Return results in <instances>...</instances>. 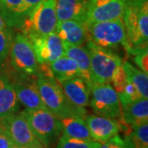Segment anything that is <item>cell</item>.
Instances as JSON below:
<instances>
[{
	"mask_svg": "<svg viewBox=\"0 0 148 148\" xmlns=\"http://www.w3.org/2000/svg\"><path fill=\"white\" fill-rule=\"evenodd\" d=\"M37 86L44 105L59 119L69 117L85 119L86 116V110L76 106L69 101L60 84L53 77L38 75Z\"/></svg>",
	"mask_w": 148,
	"mask_h": 148,
	"instance_id": "cell-1",
	"label": "cell"
},
{
	"mask_svg": "<svg viewBox=\"0 0 148 148\" xmlns=\"http://www.w3.org/2000/svg\"><path fill=\"white\" fill-rule=\"evenodd\" d=\"M39 64H49L65 55L61 39L55 31L45 36L28 37Z\"/></svg>",
	"mask_w": 148,
	"mask_h": 148,
	"instance_id": "cell-12",
	"label": "cell"
},
{
	"mask_svg": "<svg viewBox=\"0 0 148 148\" xmlns=\"http://www.w3.org/2000/svg\"><path fill=\"white\" fill-rule=\"evenodd\" d=\"M86 28L88 40L100 47L114 50L122 46L125 51L130 48L123 18L95 22Z\"/></svg>",
	"mask_w": 148,
	"mask_h": 148,
	"instance_id": "cell-4",
	"label": "cell"
},
{
	"mask_svg": "<svg viewBox=\"0 0 148 148\" xmlns=\"http://www.w3.org/2000/svg\"><path fill=\"white\" fill-rule=\"evenodd\" d=\"M122 115L119 119L128 127H132L148 123V100L140 98L138 101L121 106Z\"/></svg>",
	"mask_w": 148,
	"mask_h": 148,
	"instance_id": "cell-19",
	"label": "cell"
},
{
	"mask_svg": "<svg viewBox=\"0 0 148 148\" xmlns=\"http://www.w3.org/2000/svg\"><path fill=\"white\" fill-rule=\"evenodd\" d=\"M18 101L27 110H45L37 86V77L21 74L11 71L8 73Z\"/></svg>",
	"mask_w": 148,
	"mask_h": 148,
	"instance_id": "cell-9",
	"label": "cell"
},
{
	"mask_svg": "<svg viewBox=\"0 0 148 148\" xmlns=\"http://www.w3.org/2000/svg\"><path fill=\"white\" fill-rule=\"evenodd\" d=\"M13 31L12 28L0 30V68L8 58L11 45L13 40Z\"/></svg>",
	"mask_w": 148,
	"mask_h": 148,
	"instance_id": "cell-26",
	"label": "cell"
},
{
	"mask_svg": "<svg viewBox=\"0 0 148 148\" xmlns=\"http://www.w3.org/2000/svg\"><path fill=\"white\" fill-rule=\"evenodd\" d=\"M57 22L56 0H40L20 30L27 37L45 36L55 31Z\"/></svg>",
	"mask_w": 148,
	"mask_h": 148,
	"instance_id": "cell-6",
	"label": "cell"
},
{
	"mask_svg": "<svg viewBox=\"0 0 148 148\" xmlns=\"http://www.w3.org/2000/svg\"><path fill=\"white\" fill-rule=\"evenodd\" d=\"M20 109L19 101L10 77L7 73H0V120Z\"/></svg>",
	"mask_w": 148,
	"mask_h": 148,
	"instance_id": "cell-16",
	"label": "cell"
},
{
	"mask_svg": "<svg viewBox=\"0 0 148 148\" xmlns=\"http://www.w3.org/2000/svg\"><path fill=\"white\" fill-rule=\"evenodd\" d=\"M86 44L90 56L91 82L95 84L110 83L115 69L123 62L121 57L114 50L100 47L88 39Z\"/></svg>",
	"mask_w": 148,
	"mask_h": 148,
	"instance_id": "cell-5",
	"label": "cell"
},
{
	"mask_svg": "<svg viewBox=\"0 0 148 148\" xmlns=\"http://www.w3.org/2000/svg\"><path fill=\"white\" fill-rule=\"evenodd\" d=\"M64 94L73 105L85 108L89 106L90 86L82 77H77L59 82Z\"/></svg>",
	"mask_w": 148,
	"mask_h": 148,
	"instance_id": "cell-14",
	"label": "cell"
},
{
	"mask_svg": "<svg viewBox=\"0 0 148 148\" xmlns=\"http://www.w3.org/2000/svg\"><path fill=\"white\" fill-rule=\"evenodd\" d=\"M15 146L9 136L0 127V148H10Z\"/></svg>",
	"mask_w": 148,
	"mask_h": 148,
	"instance_id": "cell-31",
	"label": "cell"
},
{
	"mask_svg": "<svg viewBox=\"0 0 148 148\" xmlns=\"http://www.w3.org/2000/svg\"><path fill=\"white\" fill-rule=\"evenodd\" d=\"M48 65L53 77L58 83L73 77H82L77 64L66 55L54 60Z\"/></svg>",
	"mask_w": 148,
	"mask_h": 148,
	"instance_id": "cell-21",
	"label": "cell"
},
{
	"mask_svg": "<svg viewBox=\"0 0 148 148\" xmlns=\"http://www.w3.org/2000/svg\"><path fill=\"white\" fill-rule=\"evenodd\" d=\"M88 0H56V15L58 21L86 22Z\"/></svg>",
	"mask_w": 148,
	"mask_h": 148,
	"instance_id": "cell-17",
	"label": "cell"
},
{
	"mask_svg": "<svg viewBox=\"0 0 148 148\" xmlns=\"http://www.w3.org/2000/svg\"><path fill=\"white\" fill-rule=\"evenodd\" d=\"M89 105L99 116L113 119L121 118L122 109L119 95L110 83L91 84Z\"/></svg>",
	"mask_w": 148,
	"mask_h": 148,
	"instance_id": "cell-8",
	"label": "cell"
},
{
	"mask_svg": "<svg viewBox=\"0 0 148 148\" xmlns=\"http://www.w3.org/2000/svg\"><path fill=\"white\" fill-rule=\"evenodd\" d=\"M118 66L111 77V82L113 84V87L117 92V94L120 93L124 89L125 86L127 83V78L126 73L123 68V65Z\"/></svg>",
	"mask_w": 148,
	"mask_h": 148,
	"instance_id": "cell-29",
	"label": "cell"
},
{
	"mask_svg": "<svg viewBox=\"0 0 148 148\" xmlns=\"http://www.w3.org/2000/svg\"><path fill=\"white\" fill-rule=\"evenodd\" d=\"M101 144L93 140H84L61 136L56 148H100Z\"/></svg>",
	"mask_w": 148,
	"mask_h": 148,
	"instance_id": "cell-25",
	"label": "cell"
},
{
	"mask_svg": "<svg viewBox=\"0 0 148 148\" xmlns=\"http://www.w3.org/2000/svg\"><path fill=\"white\" fill-rule=\"evenodd\" d=\"M118 95H119V99L120 101L121 106L130 104L133 101H138V99L142 98V96L139 94L138 90L135 88V86L128 81L124 89L122 90L120 93H119Z\"/></svg>",
	"mask_w": 148,
	"mask_h": 148,
	"instance_id": "cell-28",
	"label": "cell"
},
{
	"mask_svg": "<svg viewBox=\"0 0 148 148\" xmlns=\"http://www.w3.org/2000/svg\"><path fill=\"white\" fill-rule=\"evenodd\" d=\"M60 120L63 125V136L77 139L92 140L88 127L83 118L69 117Z\"/></svg>",
	"mask_w": 148,
	"mask_h": 148,
	"instance_id": "cell-22",
	"label": "cell"
},
{
	"mask_svg": "<svg viewBox=\"0 0 148 148\" xmlns=\"http://www.w3.org/2000/svg\"><path fill=\"white\" fill-rule=\"evenodd\" d=\"M85 122L93 141L104 144L120 132L118 119H108L99 115H86Z\"/></svg>",
	"mask_w": 148,
	"mask_h": 148,
	"instance_id": "cell-13",
	"label": "cell"
},
{
	"mask_svg": "<svg viewBox=\"0 0 148 148\" xmlns=\"http://www.w3.org/2000/svg\"><path fill=\"white\" fill-rule=\"evenodd\" d=\"M127 56L132 58L133 62L136 64L141 71L145 73H148V49H134L128 48L125 51Z\"/></svg>",
	"mask_w": 148,
	"mask_h": 148,
	"instance_id": "cell-27",
	"label": "cell"
},
{
	"mask_svg": "<svg viewBox=\"0 0 148 148\" xmlns=\"http://www.w3.org/2000/svg\"><path fill=\"white\" fill-rule=\"evenodd\" d=\"M44 148H54L63 133L62 122L47 109L20 112Z\"/></svg>",
	"mask_w": 148,
	"mask_h": 148,
	"instance_id": "cell-2",
	"label": "cell"
},
{
	"mask_svg": "<svg viewBox=\"0 0 148 148\" xmlns=\"http://www.w3.org/2000/svg\"><path fill=\"white\" fill-rule=\"evenodd\" d=\"M122 65L127 75V81L135 86L142 97L148 98L147 74L136 69L127 61H123Z\"/></svg>",
	"mask_w": 148,
	"mask_h": 148,
	"instance_id": "cell-23",
	"label": "cell"
},
{
	"mask_svg": "<svg viewBox=\"0 0 148 148\" xmlns=\"http://www.w3.org/2000/svg\"><path fill=\"white\" fill-rule=\"evenodd\" d=\"M55 32L63 42L77 46L83 45L88 39L86 25L73 20L58 21Z\"/></svg>",
	"mask_w": 148,
	"mask_h": 148,
	"instance_id": "cell-15",
	"label": "cell"
},
{
	"mask_svg": "<svg viewBox=\"0 0 148 148\" xmlns=\"http://www.w3.org/2000/svg\"><path fill=\"white\" fill-rule=\"evenodd\" d=\"M100 148H125V147L123 140L119 135H116L103 145L101 144Z\"/></svg>",
	"mask_w": 148,
	"mask_h": 148,
	"instance_id": "cell-30",
	"label": "cell"
},
{
	"mask_svg": "<svg viewBox=\"0 0 148 148\" xmlns=\"http://www.w3.org/2000/svg\"><path fill=\"white\" fill-rule=\"evenodd\" d=\"M6 28H8V27H7V25H6V23L3 21V19L2 18V16L0 15V30H4Z\"/></svg>",
	"mask_w": 148,
	"mask_h": 148,
	"instance_id": "cell-33",
	"label": "cell"
},
{
	"mask_svg": "<svg viewBox=\"0 0 148 148\" xmlns=\"http://www.w3.org/2000/svg\"><path fill=\"white\" fill-rule=\"evenodd\" d=\"M63 42V41H62ZM65 55L72 58L77 64L81 76L90 85L92 84L90 77V56L86 46H77L63 42Z\"/></svg>",
	"mask_w": 148,
	"mask_h": 148,
	"instance_id": "cell-20",
	"label": "cell"
},
{
	"mask_svg": "<svg viewBox=\"0 0 148 148\" xmlns=\"http://www.w3.org/2000/svg\"><path fill=\"white\" fill-rule=\"evenodd\" d=\"M10 148H30V147H19V146H16V145H15V146H13V147H12Z\"/></svg>",
	"mask_w": 148,
	"mask_h": 148,
	"instance_id": "cell-34",
	"label": "cell"
},
{
	"mask_svg": "<svg viewBox=\"0 0 148 148\" xmlns=\"http://www.w3.org/2000/svg\"><path fill=\"white\" fill-rule=\"evenodd\" d=\"M123 21L130 48H147L148 0H128Z\"/></svg>",
	"mask_w": 148,
	"mask_h": 148,
	"instance_id": "cell-3",
	"label": "cell"
},
{
	"mask_svg": "<svg viewBox=\"0 0 148 148\" xmlns=\"http://www.w3.org/2000/svg\"><path fill=\"white\" fill-rule=\"evenodd\" d=\"M8 57L12 71L17 73L38 76L40 65L36 58L32 44L22 32L14 35Z\"/></svg>",
	"mask_w": 148,
	"mask_h": 148,
	"instance_id": "cell-7",
	"label": "cell"
},
{
	"mask_svg": "<svg viewBox=\"0 0 148 148\" xmlns=\"http://www.w3.org/2000/svg\"><path fill=\"white\" fill-rule=\"evenodd\" d=\"M128 0H88L85 25L123 18Z\"/></svg>",
	"mask_w": 148,
	"mask_h": 148,
	"instance_id": "cell-11",
	"label": "cell"
},
{
	"mask_svg": "<svg viewBox=\"0 0 148 148\" xmlns=\"http://www.w3.org/2000/svg\"><path fill=\"white\" fill-rule=\"evenodd\" d=\"M0 15L7 27L21 29L27 18L23 0H0Z\"/></svg>",
	"mask_w": 148,
	"mask_h": 148,
	"instance_id": "cell-18",
	"label": "cell"
},
{
	"mask_svg": "<svg viewBox=\"0 0 148 148\" xmlns=\"http://www.w3.org/2000/svg\"><path fill=\"white\" fill-rule=\"evenodd\" d=\"M0 127L15 145L30 148H44L21 113H15L0 120Z\"/></svg>",
	"mask_w": 148,
	"mask_h": 148,
	"instance_id": "cell-10",
	"label": "cell"
},
{
	"mask_svg": "<svg viewBox=\"0 0 148 148\" xmlns=\"http://www.w3.org/2000/svg\"><path fill=\"white\" fill-rule=\"evenodd\" d=\"M40 0H23L24 8H25V13H26L27 17L31 14L32 10L40 3Z\"/></svg>",
	"mask_w": 148,
	"mask_h": 148,
	"instance_id": "cell-32",
	"label": "cell"
},
{
	"mask_svg": "<svg viewBox=\"0 0 148 148\" xmlns=\"http://www.w3.org/2000/svg\"><path fill=\"white\" fill-rule=\"evenodd\" d=\"M123 143L125 148H148V123L131 127Z\"/></svg>",
	"mask_w": 148,
	"mask_h": 148,
	"instance_id": "cell-24",
	"label": "cell"
}]
</instances>
